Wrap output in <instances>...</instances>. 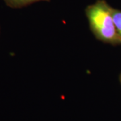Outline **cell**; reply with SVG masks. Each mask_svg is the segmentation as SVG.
<instances>
[{
  "mask_svg": "<svg viewBox=\"0 0 121 121\" xmlns=\"http://www.w3.org/2000/svg\"><path fill=\"white\" fill-rule=\"evenodd\" d=\"M112 7L104 0H98L86 8L91 31L95 38L105 43L121 44L112 14Z\"/></svg>",
  "mask_w": 121,
  "mask_h": 121,
  "instance_id": "6da1fadb",
  "label": "cell"
},
{
  "mask_svg": "<svg viewBox=\"0 0 121 121\" xmlns=\"http://www.w3.org/2000/svg\"><path fill=\"white\" fill-rule=\"evenodd\" d=\"M8 7L11 8H22L35 2L40 1H50V0H4Z\"/></svg>",
  "mask_w": 121,
  "mask_h": 121,
  "instance_id": "7a4b0ae2",
  "label": "cell"
},
{
  "mask_svg": "<svg viewBox=\"0 0 121 121\" xmlns=\"http://www.w3.org/2000/svg\"><path fill=\"white\" fill-rule=\"evenodd\" d=\"M112 14L117 34L121 40V11L112 8Z\"/></svg>",
  "mask_w": 121,
  "mask_h": 121,
  "instance_id": "3957f363",
  "label": "cell"
},
{
  "mask_svg": "<svg viewBox=\"0 0 121 121\" xmlns=\"http://www.w3.org/2000/svg\"></svg>",
  "mask_w": 121,
  "mask_h": 121,
  "instance_id": "277c9868",
  "label": "cell"
}]
</instances>
